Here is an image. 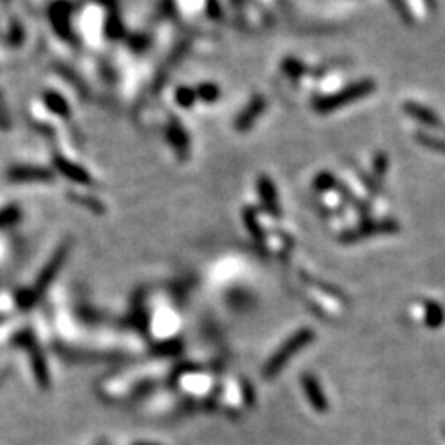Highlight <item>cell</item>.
<instances>
[{"mask_svg": "<svg viewBox=\"0 0 445 445\" xmlns=\"http://www.w3.org/2000/svg\"><path fill=\"white\" fill-rule=\"evenodd\" d=\"M425 6L429 7V10H435V3H437V0H424Z\"/></svg>", "mask_w": 445, "mask_h": 445, "instance_id": "cell-20", "label": "cell"}, {"mask_svg": "<svg viewBox=\"0 0 445 445\" xmlns=\"http://www.w3.org/2000/svg\"><path fill=\"white\" fill-rule=\"evenodd\" d=\"M196 98H198V96H196L195 89L185 88V86L177 89V101H178V104L183 105V108H190V105L195 103Z\"/></svg>", "mask_w": 445, "mask_h": 445, "instance_id": "cell-18", "label": "cell"}, {"mask_svg": "<svg viewBox=\"0 0 445 445\" xmlns=\"http://www.w3.org/2000/svg\"><path fill=\"white\" fill-rule=\"evenodd\" d=\"M391 7L394 8V12L397 13L399 18L407 25L414 24V15H412V10L407 3V0H389Z\"/></svg>", "mask_w": 445, "mask_h": 445, "instance_id": "cell-12", "label": "cell"}, {"mask_svg": "<svg viewBox=\"0 0 445 445\" xmlns=\"http://www.w3.org/2000/svg\"><path fill=\"white\" fill-rule=\"evenodd\" d=\"M304 384H305V393H307V396L310 397L312 404H314V406L316 407V409H325L323 396H322V394H320L319 384L315 383V379L304 378Z\"/></svg>", "mask_w": 445, "mask_h": 445, "instance_id": "cell-11", "label": "cell"}, {"mask_svg": "<svg viewBox=\"0 0 445 445\" xmlns=\"http://www.w3.org/2000/svg\"><path fill=\"white\" fill-rule=\"evenodd\" d=\"M12 177L17 178V180H48L50 177V172L43 170V168H35V167H20V168H15V170L12 172Z\"/></svg>", "mask_w": 445, "mask_h": 445, "instance_id": "cell-10", "label": "cell"}, {"mask_svg": "<svg viewBox=\"0 0 445 445\" xmlns=\"http://www.w3.org/2000/svg\"><path fill=\"white\" fill-rule=\"evenodd\" d=\"M258 190L261 198H263L264 208L269 211L272 217H279V203H277V194H275L274 183L268 177H261L258 182Z\"/></svg>", "mask_w": 445, "mask_h": 445, "instance_id": "cell-6", "label": "cell"}, {"mask_svg": "<svg viewBox=\"0 0 445 445\" xmlns=\"http://www.w3.org/2000/svg\"><path fill=\"white\" fill-rule=\"evenodd\" d=\"M389 168V160H388V155L384 152H378L374 155L373 159V177L376 178L378 182H383L384 175H386Z\"/></svg>", "mask_w": 445, "mask_h": 445, "instance_id": "cell-15", "label": "cell"}, {"mask_svg": "<svg viewBox=\"0 0 445 445\" xmlns=\"http://www.w3.org/2000/svg\"><path fill=\"white\" fill-rule=\"evenodd\" d=\"M282 70H284V73H286L287 76L293 78V80H299L300 76L305 75L307 68L304 66V63L299 61V59H296V58H287V59H284Z\"/></svg>", "mask_w": 445, "mask_h": 445, "instance_id": "cell-13", "label": "cell"}, {"mask_svg": "<svg viewBox=\"0 0 445 445\" xmlns=\"http://www.w3.org/2000/svg\"><path fill=\"white\" fill-rule=\"evenodd\" d=\"M196 96H198L200 99L206 101V103H213V101L218 99L219 89H218V86L208 82V85H201L200 88L196 89Z\"/></svg>", "mask_w": 445, "mask_h": 445, "instance_id": "cell-17", "label": "cell"}, {"mask_svg": "<svg viewBox=\"0 0 445 445\" xmlns=\"http://www.w3.org/2000/svg\"><path fill=\"white\" fill-rule=\"evenodd\" d=\"M402 109H404L407 116L412 117L417 122H421L422 126L445 132V122L439 117V114H435L432 109L428 108V105L416 103V101H407V103L402 104Z\"/></svg>", "mask_w": 445, "mask_h": 445, "instance_id": "cell-4", "label": "cell"}, {"mask_svg": "<svg viewBox=\"0 0 445 445\" xmlns=\"http://www.w3.org/2000/svg\"><path fill=\"white\" fill-rule=\"evenodd\" d=\"M264 109H265L264 98L263 96H256V98L251 101V104L246 108V111L241 114L240 119H238V129L245 131L247 129V127H251L256 119L264 112Z\"/></svg>", "mask_w": 445, "mask_h": 445, "instance_id": "cell-7", "label": "cell"}, {"mask_svg": "<svg viewBox=\"0 0 445 445\" xmlns=\"http://www.w3.org/2000/svg\"><path fill=\"white\" fill-rule=\"evenodd\" d=\"M414 139L419 145L424 147V149L432 150V152H437L440 155H445V139H440V137L429 136L425 132H416Z\"/></svg>", "mask_w": 445, "mask_h": 445, "instance_id": "cell-9", "label": "cell"}, {"mask_svg": "<svg viewBox=\"0 0 445 445\" xmlns=\"http://www.w3.org/2000/svg\"><path fill=\"white\" fill-rule=\"evenodd\" d=\"M337 177L333 175L332 172H320L319 175L315 177L314 180V185L319 191H330V190H335V187H337Z\"/></svg>", "mask_w": 445, "mask_h": 445, "instance_id": "cell-14", "label": "cell"}, {"mask_svg": "<svg viewBox=\"0 0 445 445\" xmlns=\"http://www.w3.org/2000/svg\"><path fill=\"white\" fill-rule=\"evenodd\" d=\"M358 177H360V180L363 182V185L366 187V190H368L371 195L374 196V195L381 194V182L376 180L373 175L366 177L365 172H360V173H358Z\"/></svg>", "mask_w": 445, "mask_h": 445, "instance_id": "cell-19", "label": "cell"}, {"mask_svg": "<svg viewBox=\"0 0 445 445\" xmlns=\"http://www.w3.org/2000/svg\"><path fill=\"white\" fill-rule=\"evenodd\" d=\"M45 103L53 112L59 114V116H68V104L65 103V99L59 98L58 94L54 93H47L45 94Z\"/></svg>", "mask_w": 445, "mask_h": 445, "instance_id": "cell-16", "label": "cell"}, {"mask_svg": "<svg viewBox=\"0 0 445 445\" xmlns=\"http://www.w3.org/2000/svg\"><path fill=\"white\" fill-rule=\"evenodd\" d=\"M376 89V82L370 78L366 80H360L351 82V85L345 86V88L337 91V93L328 94V96H320L314 101V109L320 114H328L348 105L356 101L365 99L366 96H370Z\"/></svg>", "mask_w": 445, "mask_h": 445, "instance_id": "cell-1", "label": "cell"}, {"mask_svg": "<svg viewBox=\"0 0 445 445\" xmlns=\"http://www.w3.org/2000/svg\"><path fill=\"white\" fill-rule=\"evenodd\" d=\"M54 163H57V167L59 168V170L65 173L68 178H71V180L80 182V183L91 182V178H89L88 173L82 170L81 167H78V165H73L65 159H57V162H54Z\"/></svg>", "mask_w": 445, "mask_h": 445, "instance_id": "cell-8", "label": "cell"}, {"mask_svg": "<svg viewBox=\"0 0 445 445\" xmlns=\"http://www.w3.org/2000/svg\"><path fill=\"white\" fill-rule=\"evenodd\" d=\"M309 340H310V332H299V333H297L296 337H293L292 340L287 343V345H284L282 350L279 351L277 355H275L272 360L269 361V365L265 366V370H264V374L268 376V378H270V376H274V374H277V371L282 368L284 363H286L289 358H291L293 353L299 350V348L304 346Z\"/></svg>", "mask_w": 445, "mask_h": 445, "instance_id": "cell-2", "label": "cell"}, {"mask_svg": "<svg viewBox=\"0 0 445 445\" xmlns=\"http://www.w3.org/2000/svg\"><path fill=\"white\" fill-rule=\"evenodd\" d=\"M396 231H397V223L391 221V219H384V221H366L365 224H361L360 228L343 233L342 240L345 242H353L371 235H384V233H396Z\"/></svg>", "mask_w": 445, "mask_h": 445, "instance_id": "cell-5", "label": "cell"}, {"mask_svg": "<svg viewBox=\"0 0 445 445\" xmlns=\"http://www.w3.org/2000/svg\"><path fill=\"white\" fill-rule=\"evenodd\" d=\"M66 254H68V246H61L57 252H54L53 259L50 261V263L47 264V268L43 269V272L40 274L38 282H36L34 292L30 293V300L29 302H35L41 296V293L45 292V289H47L50 284H52L53 277L57 275L59 268H61V264L65 263Z\"/></svg>", "mask_w": 445, "mask_h": 445, "instance_id": "cell-3", "label": "cell"}]
</instances>
